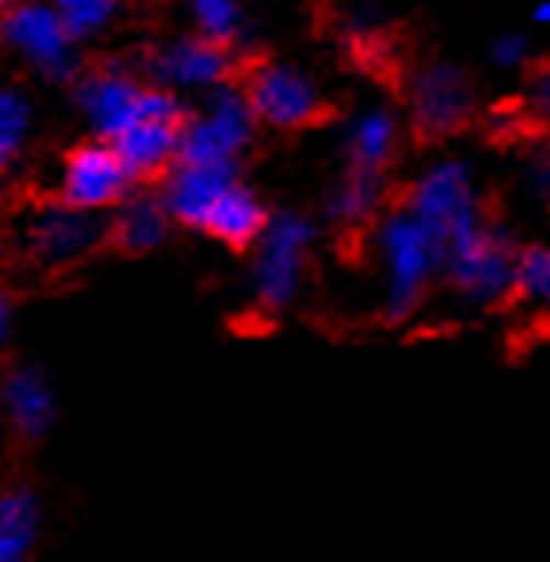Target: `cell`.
Instances as JSON below:
<instances>
[{
  "label": "cell",
  "mask_w": 550,
  "mask_h": 562,
  "mask_svg": "<svg viewBox=\"0 0 550 562\" xmlns=\"http://www.w3.org/2000/svg\"><path fill=\"white\" fill-rule=\"evenodd\" d=\"M0 40L9 43L27 67L40 70L43 78H70L78 67L75 35L63 24L55 4H32L20 0L16 9L4 12L0 20Z\"/></svg>",
  "instance_id": "obj_6"
},
{
  "label": "cell",
  "mask_w": 550,
  "mask_h": 562,
  "mask_svg": "<svg viewBox=\"0 0 550 562\" xmlns=\"http://www.w3.org/2000/svg\"><path fill=\"white\" fill-rule=\"evenodd\" d=\"M9 334H12V299L9 291L0 288V346L9 341Z\"/></svg>",
  "instance_id": "obj_28"
},
{
  "label": "cell",
  "mask_w": 550,
  "mask_h": 562,
  "mask_svg": "<svg viewBox=\"0 0 550 562\" xmlns=\"http://www.w3.org/2000/svg\"><path fill=\"white\" fill-rule=\"evenodd\" d=\"M128 182L132 175L124 167V159L116 156L113 144L101 140V144H82V148H75L66 156L63 175H58V194L70 206L101 214V210L116 206L128 194Z\"/></svg>",
  "instance_id": "obj_9"
},
{
  "label": "cell",
  "mask_w": 550,
  "mask_h": 562,
  "mask_svg": "<svg viewBox=\"0 0 550 562\" xmlns=\"http://www.w3.org/2000/svg\"><path fill=\"white\" fill-rule=\"evenodd\" d=\"M377 206H380V175H364V171H349L346 182L329 199V214L346 225L369 222L377 214Z\"/></svg>",
  "instance_id": "obj_20"
},
{
  "label": "cell",
  "mask_w": 550,
  "mask_h": 562,
  "mask_svg": "<svg viewBox=\"0 0 550 562\" xmlns=\"http://www.w3.org/2000/svg\"><path fill=\"white\" fill-rule=\"evenodd\" d=\"M442 268L461 299H469V303H476V306H489L512 295L516 248L504 240V233L476 225L469 237L446 245Z\"/></svg>",
  "instance_id": "obj_4"
},
{
  "label": "cell",
  "mask_w": 550,
  "mask_h": 562,
  "mask_svg": "<svg viewBox=\"0 0 550 562\" xmlns=\"http://www.w3.org/2000/svg\"><path fill=\"white\" fill-rule=\"evenodd\" d=\"M116 156L124 159L132 179H148V175L167 171L175 156H179V124L156 121V116H136L116 140H109Z\"/></svg>",
  "instance_id": "obj_14"
},
{
  "label": "cell",
  "mask_w": 550,
  "mask_h": 562,
  "mask_svg": "<svg viewBox=\"0 0 550 562\" xmlns=\"http://www.w3.org/2000/svg\"><path fill=\"white\" fill-rule=\"evenodd\" d=\"M35 539V501L27 493L0 496V562H20Z\"/></svg>",
  "instance_id": "obj_19"
},
{
  "label": "cell",
  "mask_w": 550,
  "mask_h": 562,
  "mask_svg": "<svg viewBox=\"0 0 550 562\" xmlns=\"http://www.w3.org/2000/svg\"><path fill=\"white\" fill-rule=\"evenodd\" d=\"M469 109H473V90L450 63H430L411 78V113L427 133H453Z\"/></svg>",
  "instance_id": "obj_10"
},
{
  "label": "cell",
  "mask_w": 550,
  "mask_h": 562,
  "mask_svg": "<svg viewBox=\"0 0 550 562\" xmlns=\"http://www.w3.org/2000/svg\"><path fill=\"white\" fill-rule=\"evenodd\" d=\"M524 58H527V40H524V35L508 32V35H501V40L493 43V63H496V67H519Z\"/></svg>",
  "instance_id": "obj_26"
},
{
  "label": "cell",
  "mask_w": 550,
  "mask_h": 562,
  "mask_svg": "<svg viewBox=\"0 0 550 562\" xmlns=\"http://www.w3.org/2000/svg\"><path fill=\"white\" fill-rule=\"evenodd\" d=\"M55 12L63 16V24L70 27L75 40H86V35H98L101 27L113 20L116 0H50Z\"/></svg>",
  "instance_id": "obj_24"
},
{
  "label": "cell",
  "mask_w": 550,
  "mask_h": 562,
  "mask_svg": "<svg viewBox=\"0 0 550 562\" xmlns=\"http://www.w3.org/2000/svg\"><path fill=\"white\" fill-rule=\"evenodd\" d=\"M531 109H535V116H539V121L550 128V67L535 75V86H531Z\"/></svg>",
  "instance_id": "obj_27"
},
{
  "label": "cell",
  "mask_w": 550,
  "mask_h": 562,
  "mask_svg": "<svg viewBox=\"0 0 550 562\" xmlns=\"http://www.w3.org/2000/svg\"><path fill=\"white\" fill-rule=\"evenodd\" d=\"M32 133V105L20 90H0V175L16 164Z\"/></svg>",
  "instance_id": "obj_21"
},
{
  "label": "cell",
  "mask_w": 550,
  "mask_h": 562,
  "mask_svg": "<svg viewBox=\"0 0 550 562\" xmlns=\"http://www.w3.org/2000/svg\"><path fill=\"white\" fill-rule=\"evenodd\" d=\"M263 225H268V214H263L260 199H256L248 187H240V182L233 179L229 187L217 194L214 210L205 214L202 229L210 233V237L225 240V245L245 248V245H256V237L263 233Z\"/></svg>",
  "instance_id": "obj_15"
},
{
  "label": "cell",
  "mask_w": 550,
  "mask_h": 562,
  "mask_svg": "<svg viewBox=\"0 0 550 562\" xmlns=\"http://www.w3.org/2000/svg\"><path fill=\"white\" fill-rule=\"evenodd\" d=\"M20 0H0V12H9V9H16Z\"/></svg>",
  "instance_id": "obj_30"
},
{
  "label": "cell",
  "mask_w": 550,
  "mask_h": 562,
  "mask_svg": "<svg viewBox=\"0 0 550 562\" xmlns=\"http://www.w3.org/2000/svg\"><path fill=\"white\" fill-rule=\"evenodd\" d=\"M256 133V113L240 90H217L205 109L179 128V164H233Z\"/></svg>",
  "instance_id": "obj_5"
},
{
  "label": "cell",
  "mask_w": 550,
  "mask_h": 562,
  "mask_svg": "<svg viewBox=\"0 0 550 562\" xmlns=\"http://www.w3.org/2000/svg\"><path fill=\"white\" fill-rule=\"evenodd\" d=\"M190 12H194L198 35L217 43H229L245 27V12H240V0H190Z\"/></svg>",
  "instance_id": "obj_23"
},
{
  "label": "cell",
  "mask_w": 550,
  "mask_h": 562,
  "mask_svg": "<svg viewBox=\"0 0 550 562\" xmlns=\"http://www.w3.org/2000/svg\"><path fill=\"white\" fill-rule=\"evenodd\" d=\"M314 248V225L299 214H280L263 225L256 237L252 291L268 311H283L295 303L299 288L306 280V260Z\"/></svg>",
  "instance_id": "obj_3"
},
{
  "label": "cell",
  "mask_w": 550,
  "mask_h": 562,
  "mask_svg": "<svg viewBox=\"0 0 550 562\" xmlns=\"http://www.w3.org/2000/svg\"><path fill=\"white\" fill-rule=\"evenodd\" d=\"M245 98L256 121L271 124V128H306L322 116L318 82L288 63H268V67L252 70Z\"/></svg>",
  "instance_id": "obj_8"
},
{
  "label": "cell",
  "mask_w": 550,
  "mask_h": 562,
  "mask_svg": "<svg viewBox=\"0 0 550 562\" xmlns=\"http://www.w3.org/2000/svg\"><path fill=\"white\" fill-rule=\"evenodd\" d=\"M151 70L171 90H214L229 75V50L205 35H182L156 50Z\"/></svg>",
  "instance_id": "obj_11"
},
{
  "label": "cell",
  "mask_w": 550,
  "mask_h": 562,
  "mask_svg": "<svg viewBox=\"0 0 550 562\" xmlns=\"http://www.w3.org/2000/svg\"><path fill=\"white\" fill-rule=\"evenodd\" d=\"M395 144H400V124L388 109H364L353 124H349V171L380 175L388 167V159L395 156Z\"/></svg>",
  "instance_id": "obj_17"
},
{
  "label": "cell",
  "mask_w": 550,
  "mask_h": 562,
  "mask_svg": "<svg viewBox=\"0 0 550 562\" xmlns=\"http://www.w3.org/2000/svg\"><path fill=\"white\" fill-rule=\"evenodd\" d=\"M531 20L535 24H550V0H539V4H535Z\"/></svg>",
  "instance_id": "obj_29"
},
{
  "label": "cell",
  "mask_w": 550,
  "mask_h": 562,
  "mask_svg": "<svg viewBox=\"0 0 550 562\" xmlns=\"http://www.w3.org/2000/svg\"><path fill=\"white\" fill-rule=\"evenodd\" d=\"M524 303L550 311V248L547 245H531L524 252H516V280H512Z\"/></svg>",
  "instance_id": "obj_22"
},
{
  "label": "cell",
  "mask_w": 550,
  "mask_h": 562,
  "mask_svg": "<svg viewBox=\"0 0 550 562\" xmlns=\"http://www.w3.org/2000/svg\"><path fill=\"white\" fill-rule=\"evenodd\" d=\"M524 182H527V191H531L535 199H550V148L535 151V156L527 159Z\"/></svg>",
  "instance_id": "obj_25"
},
{
  "label": "cell",
  "mask_w": 550,
  "mask_h": 562,
  "mask_svg": "<svg viewBox=\"0 0 550 562\" xmlns=\"http://www.w3.org/2000/svg\"><path fill=\"white\" fill-rule=\"evenodd\" d=\"M141 90L144 86L132 82L124 70L105 67L90 75L78 90V105H82L90 128L101 140H116L136 116H141Z\"/></svg>",
  "instance_id": "obj_12"
},
{
  "label": "cell",
  "mask_w": 550,
  "mask_h": 562,
  "mask_svg": "<svg viewBox=\"0 0 550 562\" xmlns=\"http://www.w3.org/2000/svg\"><path fill=\"white\" fill-rule=\"evenodd\" d=\"M407 210L430 229L438 245L469 237L481 222V199H476V179L461 159H438L423 171V179L411 187Z\"/></svg>",
  "instance_id": "obj_2"
},
{
  "label": "cell",
  "mask_w": 550,
  "mask_h": 562,
  "mask_svg": "<svg viewBox=\"0 0 550 562\" xmlns=\"http://www.w3.org/2000/svg\"><path fill=\"white\" fill-rule=\"evenodd\" d=\"M0 404L9 412L12 427L27 439L43 435L55 423V392H50L47 376L35 369H16L0 389Z\"/></svg>",
  "instance_id": "obj_16"
},
{
  "label": "cell",
  "mask_w": 550,
  "mask_h": 562,
  "mask_svg": "<svg viewBox=\"0 0 550 562\" xmlns=\"http://www.w3.org/2000/svg\"><path fill=\"white\" fill-rule=\"evenodd\" d=\"M105 240V225L93 210H78L70 202H50L27 217L24 248L40 268H70L86 260Z\"/></svg>",
  "instance_id": "obj_7"
},
{
  "label": "cell",
  "mask_w": 550,
  "mask_h": 562,
  "mask_svg": "<svg viewBox=\"0 0 550 562\" xmlns=\"http://www.w3.org/2000/svg\"><path fill=\"white\" fill-rule=\"evenodd\" d=\"M167 225H171V214H167L164 199H148V194H136V199L124 202L116 210L113 222V240L128 252H148V248H159L167 240Z\"/></svg>",
  "instance_id": "obj_18"
},
{
  "label": "cell",
  "mask_w": 550,
  "mask_h": 562,
  "mask_svg": "<svg viewBox=\"0 0 550 562\" xmlns=\"http://www.w3.org/2000/svg\"><path fill=\"white\" fill-rule=\"evenodd\" d=\"M233 179H237L233 164H179V171L167 179V191H164V206L171 214V222L202 229L205 214L214 210L217 194Z\"/></svg>",
  "instance_id": "obj_13"
},
{
  "label": "cell",
  "mask_w": 550,
  "mask_h": 562,
  "mask_svg": "<svg viewBox=\"0 0 550 562\" xmlns=\"http://www.w3.org/2000/svg\"><path fill=\"white\" fill-rule=\"evenodd\" d=\"M372 252L380 260L388 318H407L442 268L446 248L430 237V229L411 210H395V214L380 217L377 233H372Z\"/></svg>",
  "instance_id": "obj_1"
}]
</instances>
